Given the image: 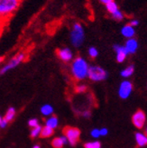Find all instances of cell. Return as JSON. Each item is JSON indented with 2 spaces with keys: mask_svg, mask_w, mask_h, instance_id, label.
Returning <instances> with one entry per match:
<instances>
[{
  "mask_svg": "<svg viewBox=\"0 0 147 148\" xmlns=\"http://www.w3.org/2000/svg\"><path fill=\"white\" fill-rule=\"evenodd\" d=\"M133 84L130 80L124 79L119 85L118 88V96L122 99H126L127 98L130 97V95L133 91Z\"/></svg>",
  "mask_w": 147,
  "mask_h": 148,
  "instance_id": "obj_7",
  "label": "cell"
},
{
  "mask_svg": "<svg viewBox=\"0 0 147 148\" xmlns=\"http://www.w3.org/2000/svg\"><path fill=\"white\" fill-rule=\"evenodd\" d=\"M14 116H16V108H13V107H10L8 109H7L6 113H5V116L4 118L9 123L10 121H12L14 118Z\"/></svg>",
  "mask_w": 147,
  "mask_h": 148,
  "instance_id": "obj_20",
  "label": "cell"
},
{
  "mask_svg": "<svg viewBox=\"0 0 147 148\" xmlns=\"http://www.w3.org/2000/svg\"><path fill=\"white\" fill-rule=\"evenodd\" d=\"M58 57L64 62H69L73 59V53L70 48H62L57 51Z\"/></svg>",
  "mask_w": 147,
  "mask_h": 148,
  "instance_id": "obj_9",
  "label": "cell"
},
{
  "mask_svg": "<svg viewBox=\"0 0 147 148\" xmlns=\"http://www.w3.org/2000/svg\"><path fill=\"white\" fill-rule=\"evenodd\" d=\"M111 16H112L113 19H115V20H116V21H122V20L124 18V16L123 12L120 11V10L116 11L115 14H111Z\"/></svg>",
  "mask_w": 147,
  "mask_h": 148,
  "instance_id": "obj_25",
  "label": "cell"
},
{
  "mask_svg": "<svg viewBox=\"0 0 147 148\" xmlns=\"http://www.w3.org/2000/svg\"><path fill=\"white\" fill-rule=\"evenodd\" d=\"M59 125V119L56 116H51L45 120V127H50L51 129H55Z\"/></svg>",
  "mask_w": 147,
  "mask_h": 148,
  "instance_id": "obj_16",
  "label": "cell"
},
{
  "mask_svg": "<svg viewBox=\"0 0 147 148\" xmlns=\"http://www.w3.org/2000/svg\"><path fill=\"white\" fill-rule=\"evenodd\" d=\"M42 127H41V125H39L38 127L32 128L31 133H30L31 137H32V138H36V137L40 136V135H41V131H42Z\"/></svg>",
  "mask_w": 147,
  "mask_h": 148,
  "instance_id": "obj_21",
  "label": "cell"
},
{
  "mask_svg": "<svg viewBox=\"0 0 147 148\" xmlns=\"http://www.w3.org/2000/svg\"><path fill=\"white\" fill-rule=\"evenodd\" d=\"M7 125H8V122H7V121L5 119V118H3L2 121H1V123H0V127H1V128H5V127H7Z\"/></svg>",
  "mask_w": 147,
  "mask_h": 148,
  "instance_id": "obj_31",
  "label": "cell"
},
{
  "mask_svg": "<svg viewBox=\"0 0 147 148\" xmlns=\"http://www.w3.org/2000/svg\"><path fill=\"white\" fill-rule=\"evenodd\" d=\"M124 47L126 49L127 54H133L138 49V42L135 38L127 39L126 43H124Z\"/></svg>",
  "mask_w": 147,
  "mask_h": 148,
  "instance_id": "obj_11",
  "label": "cell"
},
{
  "mask_svg": "<svg viewBox=\"0 0 147 148\" xmlns=\"http://www.w3.org/2000/svg\"><path fill=\"white\" fill-rule=\"evenodd\" d=\"M90 136L95 138V139H98L100 136V133H99V129L98 128H94L90 131Z\"/></svg>",
  "mask_w": 147,
  "mask_h": 148,
  "instance_id": "obj_27",
  "label": "cell"
},
{
  "mask_svg": "<svg viewBox=\"0 0 147 148\" xmlns=\"http://www.w3.org/2000/svg\"><path fill=\"white\" fill-rule=\"evenodd\" d=\"M21 5L19 0H0V21L5 23L7 18L13 16Z\"/></svg>",
  "mask_w": 147,
  "mask_h": 148,
  "instance_id": "obj_2",
  "label": "cell"
},
{
  "mask_svg": "<svg viewBox=\"0 0 147 148\" xmlns=\"http://www.w3.org/2000/svg\"><path fill=\"white\" fill-rule=\"evenodd\" d=\"M87 90H88V87H87V85H85V84H83V83H79V84H78L76 87H75V91L77 92V93H84V92H86L87 91Z\"/></svg>",
  "mask_w": 147,
  "mask_h": 148,
  "instance_id": "obj_23",
  "label": "cell"
},
{
  "mask_svg": "<svg viewBox=\"0 0 147 148\" xmlns=\"http://www.w3.org/2000/svg\"><path fill=\"white\" fill-rule=\"evenodd\" d=\"M33 148H41V147H40V145H34V146Z\"/></svg>",
  "mask_w": 147,
  "mask_h": 148,
  "instance_id": "obj_34",
  "label": "cell"
},
{
  "mask_svg": "<svg viewBox=\"0 0 147 148\" xmlns=\"http://www.w3.org/2000/svg\"><path fill=\"white\" fill-rule=\"evenodd\" d=\"M129 25H131L132 27H135V26H137L138 25H139V21L137 20V19H132L130 22H129V24H128Z\"/></svg>",
  "mask_w": 147,
  "mask_h": 148,
  "instance_id": "obj_30",
  "label": "cell"
},
{
  "mask_svg": "<svg viewBox=\"0 0 147 148\" xmlns=\"http://www.w3.org/2000/svg\"><path fill=\"white\" fill-rule=\"evenodd\" d=\"M54 133V130L51 129L50 127H42V131H41V135L40 136H42V138H48V137H51V136L53 135Z\"/></svg>",
  "mask_w": 147,
  "mask_h": 148,
  "instance_id": "obj_19",
  "label": "cell"
},
{
  "mask_svg": "<svg viewBox=\"0 0 147 148\" xmlns=\"http://www.w3.org/2000/svg\"><path fill=\"white\" fill-rule=\"evenodd\" d=\"M81 116L85 118H90L91 116V112L90 110H84V111H82Z\"/></svg>",
  "mask_w": 147,
  "mask_h": 148,
  "instance_id": "obj_29",
  "label": "cell"
},
{
  "mask_svg": "<svg viewBox=\"0 0 147 148\" xmlns=\"http://www.w3.org/2000/svg\"><path fill=\"white\" fill-rule=\"evenodd\" d=\"M85 39V32L82 25L80 23H75L70 31V42L74 47H79L82 45Z\"/></svg>",
  "mask_w": 147,
  "mask_h": 148,
  "instance_id": "obj_3",
  "label": "cell"
},
{
  "mask_svg": "<svg viewBox=\"0 0 147 148\" xmlns=\"http://www.w3.org/2000/svg\"><path fill=\"white\" fill-rule=\"evenodd\" d=\"M89 68L90 65L84 58L82 57L75 58L70 66V71L73 79L77 81H80L88 78Z\"/></svg>",
  "mask_w": 147,
  "mask_h": 148,
  "instance_id": "obj_1",
  "label": "cell"
},
{
  "mask_svg": "<svg viewBox=\"0 0 147 148\" xmlns=\"http://www.w3.org/2000/svg\"><path fill=\"white\" fill-rule=\"evenodd\" d=\"M68 143L67 138H66L64 136H58L53 139L51 141V145H53L54 148H62L64 145H66Z\"/></svg>",
  "mask_w": 147,
  "mask_h": 148,
  "instance_id": "obj_15",
  "label": "cell"
},
{
  "mask_svg": "<svg viewBox=\"0 0 147 148\" xmlns=\"http://www.w3.org/2000/svg\"><path fill=\"white\" fill-rule=\"evenodd\" d=\"M2 119H3V117L0 116V123H1V121H2Z\"/></svg>",
  "mask_w": 147,
  "mask_h": 148,
  "instance_id": "obj_36",
  "label": "cell"
},
{
  "mask_svg": "<svg viewBox=\"0 0 147 148\" xmlns=\"http://www.w3.org/2000/svg\"><path fill=\"white\" fill-rule=\"evenodd\" d=\"M144 134L147 136V125H146V127H144Z\"/></svg>",
  "mask_w": 147,
  "mask_h": 148,
  "instance_id": "obj_33",
  "label": "cell"
},
{
  "mask_svg": "<svg viewBox=\"0 0 147 148\" xmlns=\"http://www.w3.org/2000/svg\"><path fill=\"white\" fill-rule=\"evenodd\" d=\"M88 53H89L90 57L92 58V59H95L96 57H98V49L96 47H94V46L90 47L89 48V51H88Z\"/></svg>",
  "mask_w": 147,
  "mask_h": 148,
  "instance_id": "obj_24",
  "label": "cell"
},
{
  "mask_svg": "<svg viewBox=\"0 0 147 148\" xmlns=\"http://www.w3.org/2000/svg\"><path fill=\"white\" fill-rule=\"evenodd\" d=\"M135 139L137 146L144 147L147 145V136L144 132H136L135 135Z\"/></svg>",
  "mask_w": 147,
  "mask_h": 148,
  "instance_id": "obj_13",
  "label": "cell"
},
{
  "mask_svg": "<svg viewBox=\"0 0 147 148\" xmlns=\"http://www.w3.org/2000/svg\"><path fill=\"white\" fill-rule=\"evenodd\" d=\"M107 72L105 69L101 68L98 65L90 66L89 72H88V78L90 80L98 82V81H103L107 78Z\"/></svg>",
  "mask_w": 147,
  "mask_h": 148,
  "instance_id": "obj_5",
  "label": "cell"
},
{
  "mask_svg": "<svg viewBox=\"0 0 147 148\" xmlns=\"http://www.w3.org/2000/svg\"><path fill=\"white\" fill-rule=\"evenodd\" d=\"M4 25H5V23H3V22L0 21V36H1V34H2V32H3V29H4Z\"/></svg>",
  "mask_w": 147,
  "mask_h": 148,
  "instance_id": "obj_32",
  "label": "cell"
},
{
  "mask_svg": "<svg viewBox=\"0 0 147 148\" xmlns=\"http://www.w3.org/2000/svg\"><path fill=\"white\" fill-rule=\"evenodd\" d=\"M41 113L44 116H51L53 114V108L50 104H44L41 108Z\"/></svg>",
  "mask_w": 147,
  "mask_h": 148,
  "instance_id": "obj_17",
  "label": "cell"
},
{
  "mask_svg": "<svg viewBox=\"0 0 147 148\" xmlns=\"http://www.w3.org/2000/svg\"><path fill=\"white\" fill-rule=\"evenodd\" d=\"M28 125H29V127H30L34 128V127H38L39 121H38L37 118H31V119L28 121Z\"/></svg>",
  "mask_w": 147,
  "mask_h": 148,
  "instance_id": "obj_26",
  "label": "cell"
},
{
  "mask_svg": "<svg viewBox=\"0 0 147 148\" xmlns=\"http://www.w3.org/2000/svg\"><path fill=\"white\" fill-rule=\"evenodd\" d=\"M132 123L137 129H143L146 124V115L143 110H137L132 116Z\"/></svg>",
  "mask_w": 147,
  "mask_h": 148,
  "instance_id": "obj_8",
  "label": "cell"
},
{
  "mask_svg": "<svg viewBox=\"0 0 147 148\" xmlns=\"http://www.w3.org/2000/svg\"><path fill=\"white\" fill-rule=\"evenodd\" d=\"M135 72V67L134 65H129L126 68H124V70L121 71V76L124 79H127L133 75V73Z\"/></svg>",
  "mask_w": 147,
  "mask_h": 148,
  "instance_id": "obj_18",
  "label": "cell"
},
{
  "mask_svg": "<svg viewBox=\"0 0 147 148\" xmlns=\"http://www.w3.org/2000/svg\"><path fill=\"white\" fill-rule=\"evenodd\" d=\"M101 3H103L106 5L107 11L110 14H115L116 11L119 10V7L117 5V4L114 1V0H101Z\"/></svg>",
  "mask_w": 147,
  "mask_h": 148,
  "instance_id": "obj_12",
  "label": "cell"
},
{
  "mask_svg": "<svg viewBox=\"0 0 147 148\" xmlns=\"http://www.w3.org/2000/svg\"><path fill=\"white\" fill-rule=\"evenodd\" d=\"M114 50L116 51V58L117 62L121 63L126 61L128 54L124 46L119 45V44H116V45H114Z\"/></svg>",
  "mask_w": 147,
  "mask_h": 148,
  "instance_id": "obj_10",
  "label": "cell"
},
{
  "mask_svg": "<svg viewBox=\"0 0 147 148\" xmlns=\"http://www.w3.org/2000/svg\"><path fill=\"white\" fill-rule=\"evenodd\" d=\"M25 59H26V53L25 51H21V53H18L17 54H16L10 59L8 62L1 68V70H0V76L4 75L5 73L9 71L10 70L16 68L20 63L25 62Z\"/></svg>",
  "mask_w": 147,
  "mask_h": 148,
  "instance_id": "obj_4",
  "label": "cell"
},
{
  "mask_svg": "<svg viewBox=\"0 0 147 148\" xmlns=\"http://www.w3.org/2000/svg\"><path fill=\"white\" fill-rule=\"evenodd\" d=\"M121 34L126 39H131L134 38V36L135 34V30L134 27H132L129 25H124L121 29Z\"/></svg>",
  "mask_w": 147,
  "mask_h": 148,
  "instance_id": "obj_14",
  "label": "cell"
},
{
  "mask_svg": "<svg viewBox=\"0 0 147 148\" xmlns=\"http://www.w3.org/2000/svg\"><path fill=\"white\" fill-rule=\"evenodd\" d=\"M63 132H64V136L67 138L68 143L71 146H75L79 140V136H80L79 129H78L77 127H66L63 129Z\"/></svg>",
  "mask_w": 147,
  "mask_h": 148,
  "instance_id": "obj_6",
  "label": "cell"
},
{
  "mask_svg": "<svg viewBox=\"0 0 147 148\" xmlns=\"http://www.w3.org/2000/svg\"><path fill=\"white\" fill-rule=\"evenodd\" d=\"M85 148H101V143L99 141H91L87 142L84 145Z\"/></svg>",
  "mask_w": 147,
  "mask_h": 148,
  "instance_id": "obj_22",
  "label": "cell"
},
{
  "mask_svg": "<svg viewBox=\"0 0 147 148\" xmlns=\"http://www.w3.org/2000/svg\"><path fill=\"white\" fill-rule=\"evenodd\" d=\"M99 133H100V136H106L108 134V130L106 127H102L101 129H99Z\"/></svg>",
  "mask_w": 147,
  "mask_h": 148,
  "instance_id": "obj_28",
  "label": "cell"
},
{
  "mask_svg": "<svg viewBox=\"0 0 147 148\" xmlns=\"http://www.w3.org/2000/svg\"><path fill=\"white\" fill-rule=\"evenodd\" d=\"M3 60H4V57H0V62H1Z\"/></svg>",
  "mask_w": 147,
  "mask_h": 148,
  "instance_id": "obj_35",
  "label": "cell"
}]
</instances>
